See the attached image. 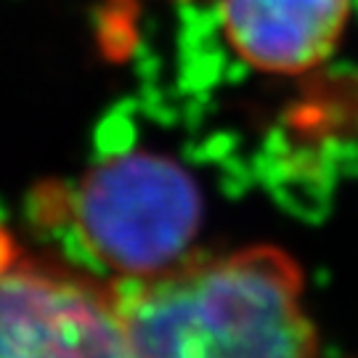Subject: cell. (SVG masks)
<instances>
[{"label": "cell", "mask_w": 358, "mask_h": 358, "mask_svg": "<svg viewBox=\"0 0 358 358\" xmlns=\"http://www.w3.org/2000/svg\"><path fill=\"white\" fill-rule=\"evenodd\" d=\"M130 358H316L303 271L257 244L109 284Z\"/></svg>", "instance_id": "obj_1"}, {"label": "cell", "mask_w": 358, "mask_h": 358, "mask_svg": "<svg viewBox=\"0 0 358 358\" xmlns=\"http://www.w3.org/2000/svg\"><path fill=\"white\" fill-rule=\"evenodd\" d=\"M66 217L117 279L146 276L186 260L202 223V194L176 159L120 154L83 176L66 196Z\"/></svg>", "instance_id": "obj_2"}, {"label": "cell", "mask_w": 358, "mask_h": 358, "mask_svg": "<svg viewBox=\"0 0 358 358\" xmlns=\"http://www.w3.org/2000/svg\"><path fill=\"white\" fill-rule=\"evenodd\" d=\"M0 358H130L112 287L16 255L0 268Z\"/></svg>", "instance_id": "obj_3"}, {"label": "cell", "mask_w": 358, "mask_h": 358, "mask_svg": "<svg viewBox=\"0 0 358 358\" xmlns=\"http://www.w3.org/2000/svg\"><path fill=\"white\" fill-rule=\"evenodd\" d=\"M350 0H223V29L247 64L300 75L334 51Z\"/></svg>", "instance_id": "obj_4"}, {"label": "cell", "mask_w": 358, "mask_h": 358, "mask_svg": "<svg viewBox=\"0 0 358 358\" xmlns=\"http://www.w3.org/2000/svg\"><path fill=\"white\" fill-rule=\"evenodd\" d=\"M13 257H16V252H13L11 242H8V239L0 234V268H3V266H8Z\"/></svg>", "instance_id": "obj_5"}]
</instances>
